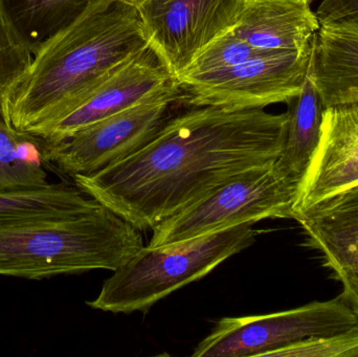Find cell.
I'll use <instances>...</instances> for the list:
<instances>
[{
    "label": "cell",
    "mask_w": 358,
    "mask_h": 357,
    "mask_svg": "<svg viewBox=\"0 0 358 357\" xmlns=\"http://www.w3.org/2000/svg\"><path fill=\"white\" fill-rule=\"evenodd\" d=\"M287 111L192 107L170 117L140 150L75 184L142 231L153 230L252 168L273 165Z\"/></svg>",
    "instance_id": "6da1fadb"
},
{
    "label": "cell",
    "mask_w": 358,
    "mask_h": 357,
    "mask_svg": "<svg viewBox=\"0 0 358 357\" xmlns=\"http://www.w3.org/2000/svg\"><path fill=\"white\" fill-rule=\"evenodd\" d=\"M136 8L90 0L69 24L34 50L6 101V123L31 133L122 61L147 48Z\"/></svg>",
    "instance_id": "7a4b0ae2"
},
{
    "label": "cell",
    "mask_w": 358,
    "mask_h": 357,
    "mask_svg": "<svg viewBox=\"0 0 358 357\" xmlns=\"http://www.w3.org/2000/svg\"><path fill=\"white\" fill-rule=\"evenodd\" d=\"M144 247L141 231L102 203L15 220L0 224V276L42 280L115 272Z\"/></svg>",
    "instance_id": "3957f363"
},
{
    "label": "cell",
    "mask_w": 358,
    "mask_h": 357,
    "mask_svg": "<svg viewBox=\"0 0 358 357\" xmlns=\"http://www.w3.org/2000/svg\"><path fill=\"white\" fill-rule=\"evenodd\" d=\"M243 224L164 247H143L103 283L92 309L146 314L157 302L210 274L254 245L258 231Z\"/></svg>",
    "instance_id": "277c9868"
},
{
    "label": "cell",
    "mask_w": 358,
    "mask_h": 357,
    "mask_svg": "<svg viewBox=\"0 0 358 357\" xmlns=\"http://www.w3.org/2000/svg\"><path fill=\"white\" fill-rule=\"evenodd\" d=\"M299 184L273 165L236 176L195 205L153 228L149 247H164L264 219L292 218Z\"/></svg>",
    "instance_id": "5b68a950"
},
{
    "label": "cell",
    "mask_w": 358,
    "mask_h": 357,
    "mask_svg": "<svg viewBox=\"0 0 358 357\" xmlns=\"http://www.w3.org/2000/svg\"><path fill=\"white\" fill-rule=\"evenodd\" d=\"M178 81L144 100L101 119L54 144L44 142L46 163L65 175H90L123 161L144 147L171 115L169 109L182 102Z\"/></svg>",
    "instance_id": "8992f818"
},
{
    "label": "cell",
    "mask_w": 358,
    "mask_h": 357,
    "mask_svg": "<svg viewBox=\"0 0 358 357\" xmlns=\"http://www.w3.org/2000/svg\"><path fill=\"white\" fill-rule=\"evenodd\" d=\"M357 324V314L341 295L275 314L227 316L196 346L192 356H267L280 348L349 330Z\"/></svg>",
    "instance_id": "52a82bcc"
},
{
    "label": "cell",
    "mask_w": 358,
    "mask_h": 357,
    "mask_svg": "<svg viewBox=\"0 0 358 357\" xmlns=\"http://www.w3.org/2000/svg\"><path fill=\"white\" fill-rule=\"evenodd\" d=\"M315 40L303 50L266 52L224 71L180 82L189 107L265 108L296 98L306 79Z\"/></svg>",
    "instance_id": "ba28073f"
},
{
    "label": "cell",
    "mask_w": 358,
    "mask_h": 357,
    "mask_svg": "<svg viewBox=\"0 0 358 357\" xmlns=\"http://www.w3.org/2000/svg\"><path fill=\"white\" fill-rule=\"evenodd\" d=\"M140 17L148 45L178 81L210 41L231 29L244 0H125Z\"/></svg>",
    "instance_id": "9c48e42d"
},
{
    "label": "cell",
    "mask_w": 358,
    "mask_h": 357,
    "mask_svg": "<svg viewBox=\"0 0 358 357\" xmlns=\"http://www.w3.org/2000/svg\"><path fill=\"white\" fill-rule=\"evenodd\" d=\"M176 81L150 46L115 65L31 134L54 144L106 119Z\"/></svg>",
    "instance_id": "30bf717a"
},
{
    "label": "cell",
    "mask_w": 358,
    "mask_h": 357,
    "mask_svg": "<svg viewBox=\"0 0 358 357\" xmlns=\"http://www.w3.org/2000/svg\"><path fill=\"white\" fill-rule=\"evenodd\" d=\"M294 219L306 235L305 245L321 254L358 316V184L298 212Z\"/></svg>",
    "instance_id": "8fae6325"
},
{
    "label": "cell",
    "mask_w": 358,
    "mask_h": 357,
    "mask_svg": "<svg viewBox=\"0 0 358 357\" xmlns=\"http://www.w3.org/2000/svg\"><path fill=\"white\" fill-rule=\"evenodd\" d=\"M358 184V102L326 107L321 138L299 184L294 214Z\"/></svg>",
    "instance_id": "7c38bea8"
},
{
    "label": "cell",
    "mask_w": 358,
    "mask_h": 357,
    "mask_svg": "<svg viewBox=\"0 0 358 357\" xmlns=\"http://www.w3.org/2000/svg\"><path fill=\"white\" fill-rule=\"evenodd\" d=\"M321 23L305 0H244L231 31L260 50L308 48Z\"/></svg>",
    "instance_id": "4fadbf2b"
},
{
    "label": "cell",
    "mask_w": 358,
    "mask_h": 357,
    "mask_svg": "<svg viewBox=\"0 0 358 357\" xmlns=\"http://www.w3.org/2000/svg\"><path fill=\"white\" fill-rule=\"evenodd\" d=\"M311 75L325 107L358 102V21L321 25Z\"/></svg>",
    "instance_id": "5bb4252c"
},
{
    "label": "cell",
    "mask_w": 358,
    "mask_h": 357,
    "mask_svg": "<svg viewBox=\"0 0 358 357\" xmlns=\"http://www.w3.org/2000/svg\"><path fill=\"white\" fill-rule=\"evenodd\" d=\"M288 104L285 142L273 168L300 184L319 145L326 108L313 82L311 62L300 94Z\"/></svg>",
    "instance_id": "9a60e30c"
},
{
    "label": "cell",
    "mask_w": 358,
    "mask_h": 357,
    "mask_svg": "<svg viewBox=\"0 0 358 357\" xmlns=\"http://www.w3.org/2000/svg\"><path fill=\"white\" fill-rule=\"evenodd\" d=\"M44 140L0 119V193L48 186Z\"/></svg>",
    "instance_id": "2e32d148"
},
{
    "label": "cell",
    "mask_w": 358,
    "mask_h": 357,
    "mask_svg": "<svg viewBox=\"0 0 358 357\" xmlns=\"http://www.w3.org/2000/svg\"><path fill=\"white\" fill-rule=\"evenodd\" d=\"M77 186L50 184L38 190L0 193V224L38 216L85 211L99 205Z\"/></svg>",
    "instance_id": "e0dca14e"
},
{
    "label": "cell",
    "mask_w": 358,
    "mask_h": 357,
    "mask_svg": "<svg viewBox=\"0 0 358 357\" xmlns=\"http://www.w3.org/2000/svg\"><path fill=\"white\" fill-rule=\"evenodd\" d=\"M90 0H0L4 12L35 50L69 24Z\"/></svg>",
    "instance_id": "ac0fdd59"
},
{
    "label": "cell",
    "mask_w": 358,
    "mask_h": 357,
    "mask_svg": "<svg viewBox=\"0 0 358 357\" xmlns=\"http://www.w3.org/2000/svg\"><path fill=\"white\" fill-rule=\"evenodd\" d=\"M266 52L271 50H260L252 48L229 29L215 38L199 52L185 73L178 78V84L191 78L224 71Z\"/></svg>",
    "instance_id": "d6986e66"
},
{
    "label": "cell",
    "mask_w": 358,
    "mask_h": 357,
    "mask_svg": "<svg viewBox=\"0 0 358 357\" xmlns=\"http://www.w3.org/2000/svg\"><path fill=\"white\" fill-rule=\"evenodd\" d=\"M34 50L17 31L0 3V119H6V101L16 80L29 66Z\"/></svg>",
    "instance_id": "ffe728a7"
},
{
    "label": "cell",
    "mask_w": 358,
    "mask_h": 357,
    "mask_svg": "<svg viewBox=\"0 0 358 357\" xmlns=\"http://www.w3.org/2000/svg\"><path fill=\"white\" fill-rule=\"evenodd\" d=\"M269 357H358V324L349 330L311 337L280 348Z\"/></svg>",
    "instance_id": "44dd1931"
},
{
    "label": "cell",
    "mask_w": 358,
    "mask_h": 357,
    "mask_svg": "<svg viewBox=\"0 0 358 357\" xmlns=\"http://www.w3.org/2000/svg\"><path fill=\"white\" fill-rule=\"evenodd\" d=\"M315 14L321 25L336 21H358V0H320Z\"/></svg>",
    "instance_id": "7402d4cb"
},
{
    "label": "cell",
    "mask_w": 358,
    "mask_h": 357,
    "mask_svg": "<svg viewBox=\"0 0 358 357\" xmlns=\"http://www.w3.org/2000/svg\"><path fill=\"white\" fill-rule=\"evenodd\" d=\"M305 1L309 2V3L313 4V2L315 1V0H305Z\"/></svg>",
    "instance_id": "603a6c76"
}]
</instances>
